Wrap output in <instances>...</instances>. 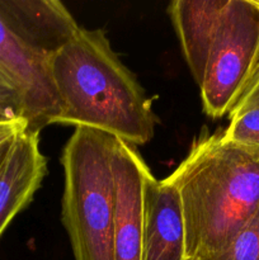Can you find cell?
<instances>
[{
  "instance_id": "1",
  "label": "cell",
  "mask_w": 259,
  "mask_h": 260,
  "mask_svg": "<svg viewBox=\"0 0 259 260\" xmlns=\"http://www.w3.org/2000/svg\"><path fill=\"white\" fill-rule=\"evenodd\" d=\"M50 71L61 106L57 124L90 127L132 146L152 139L151 101L102 29L80 28L51 56Z\"/></svg>"
},
{
  "instance_id": "2",
  "label": "cell",
  "mask_w": 259,
  "mask_h": 260,
  "mask_svg": "<svg viewBox=\"0 0 259 260\" xmlns=\"http://www.w3.org/2000/svg\"><path fill=\"white\" fill-rule=\"evenodd\" d=\"M167 179L182 203L187 260H202L225 248L259 206V149L206 135Z\"/></svg>"
},
{
  "instance_id": "3",
  "label": "cell",
  "mask_w": 259,
  "mask_h": 260,
  "mask_svg": "<svg viewBox=\"0 0 259 260\" xmlns=\"http://www.w3.org/2000/svg\"><path fill=\"white\" fill-rule=\"evenodd\" d=\"M113 144L112 135L78 126L61 154V218L75 260H114Z\"/></svg>"
},
{
  "instance_id": "4",
  "label": "cell",
  "mask_w": 259,
  "mask_h": 260,
  "mask_svg": "<svg viewBox=\"0 0 259 260\" xmlns=\"http://www.w3.org/2000/svg\"><path fill=\"white\" fill-rule=\"evenodd\" d=\"M259 80V0H228L201 83L203 112L231 116Z\"/></svg>"
},
{
  "instance_id": "5",
  "label": "cell",
  "mask_w": 259,
  "mask_h": 260,
  "mask_svg": "<svg viewBox=\"0 0 259 260\" xmlns=\"http://www.w3.org/2000/svg\"><path fill=\"white\" fill-rule=\"evenodd\" d=\"M50 58L25 42L0 14V73L19 93L33 132L57 124L61 114Z\"/></svg>"
},
{
  "instance_id": "6",
  "label": "cell",
  "mask_w": 259,
  "mask_h": 260,
  "mask_svg": "<svg viewBox=\"0 0 259 260\" xmlns=\"http://www.w3.org/2000/svg\"><path fill=\"white\" fill-rule=\"evenodd\" d=\"M147 169L136 147L114 137L112 151L114 260H142V187Z\"/></svg>"
},
{
  "instance_id": "7",
  "label": "cell",
  "mask_w": 259,
  "mask_h": 260,
  "mask_svg": "<svg viewBox=\"0 0 259 260\" xmlns=\"http://www.w3.org/2000/svg\"><path fill=\"white\" fill-rule=\"evenodd\" d=\"M142 260H187L185 222L174 185L157 180L150 169L144 175Z\"/></svg>"
},
{
  "instance_id": "8",
  "label": "cell",
  "mask_w": 259,
  "mask_h": 260,
  "mask_svg": "<svg viewBox=\"0 0 259 260\" xmlns=\"http://www.w3.org/2000/svg\"><path fill=\"white\" fill-rule=\"evenodd\" d=\"M47 174L40 132H20L0 149V236L27 207Z\"/></svg>"
},
{
  "instance_id": "9",
  "label": "cell",
  "mask_w": 259,
  "mask_h": 260,
  "mask_svg": "<svg viewBox=\"0 0 259 260\" xmlns=\"http://www.w3.org/2000/svg\"><path fill=\"white\" fill-rule=\"evenodd\" d=\"M0 14L25 42L50 57L81 28L57 0H0Z\"/></svg>"
},
{
  "instance_id": "10",
  "label": "cell",
  "mask_w": 259,
  "mask_h": 260,
  "mask_svg": "<svg viewBox=\"0 0 259 260\" xmlns=\"http://www.w3.org/2000/svg\"><path fill=\"white\" fill-rule=\"evenodd\" d=\"M226 4L228 0H174L168 8L183 55L198 85Z\"/></svg>"
},
{
  "instance_id": "11",
  "label": "cell",
  "mask_w": 259,
  "mask_h": 260,
  "mask_svg": "<svg viewBox=\"0 0 259 260\" xmlns=\"http://www.w3.org/2000/svg\"><path fill=\"white\" fill-rule=\"evenodd\" d=\"M202 260H259V206L225 248Z\"/></svg>"
},
{
  "instance_id": "12",
  "label": "cell",
  "mask_w": 259,
  "mask_h": 260,
  "mask_svg": "<svg viewBox=\"0 0 259 260\" xmlns=\"http://www.w3.org/2000/svg\"><path fill=\"white\" fill-rule=\"evenodd\" d=\"M222 135L229 141L259 149V107L230 116V124Z\"/></svg>"
},
{
  "instance_id": "13",
  "label": "cell",
  "mask_w": 259,
  "mask_h": 260,
  "mask_svg": "<svg viewBox=\"0 0 259 260\" xmlns=\"http://www.w3.org/2000/svg\"><path fill=\"white\" fill-rule=\"evenodd\" d=\"M18 121L27 122L24 103L14 86L0 73V122Z\"/></svg>"
},
{
  "instance_id": "14",
  "label": "cell",
  "mask_w": 259,
  "mask_h": 260,
  "mask_svg": "<svg viewBox=\"0 0 259 260\" xmlns=\"http://www.w3.org/2000/svg\"><path fill=\"white\" fill-rule=\"evenodd\" d=\"M25 129H28V123L24 121L0 122V149Z\"/></svg>"
},
{
  "instance_id": "15",
  "label": "cell",
  "mask_w": 259,
  "mask_h": 260,
  "mask_svg": "<svg viewBox=\"0 0 259 260\" xmlns=\"http://www.w3.org/2000/svg\"><path fill=\"white\" fill-rule=\"evenodd\" d=\"M255 107H259V80L251 88V90L246 94V96L241 101V103L236 107V109L231 113V116L236 113V112L245 111V109L249 108H255Z\"/></svg>"
}]
</instances>
